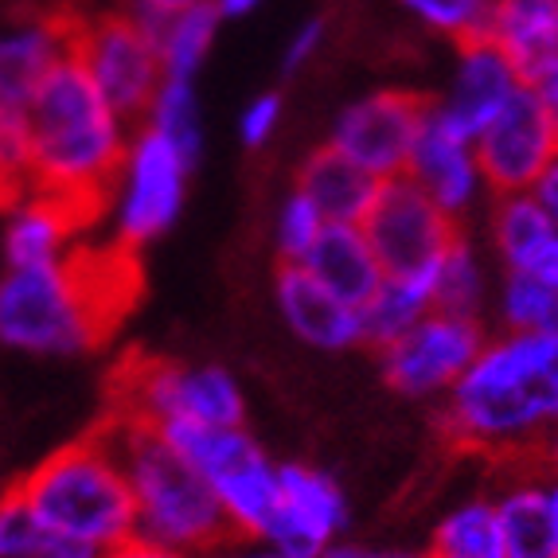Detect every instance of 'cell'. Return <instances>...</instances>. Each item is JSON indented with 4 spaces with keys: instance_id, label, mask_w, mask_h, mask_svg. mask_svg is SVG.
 I'll return each instance as SVG.
<instances>
[{
    "instance_id": "1",
    "label": "cell",
    "mask_w": 558,
    "mask_h": 558,
    "mask_svg": "<svg viewBox=\"0 0 558 558\" xmlns=\"http://www.w3.org/2000/svg\"><path fill=\"white\" fill-rule=\"evenodd\" d=\"M441 402L453 446L488 457L539 449L558 426V336L500 328Z\"/></svg>"
},
{
    "instance_id": "2",
    "label": "cell",
    "mask_w": 558,
    "mask_h": 558,
    "mask_svg": "<svg viewBox=\"0 0 558 558\" xmlns=\"http://www.w3.org/2000/svg\"><path fill=\"white\" fill-rule=\"evenodd\" d=\"M20 118L28 130L32 192L63 199L94 223L133 137V121L106 102L75 56L36 86Z\"/></svg>"
},
{
    "instance_id": "3",
    "label": "cell",
    "mask_w": 558,
    "mask_h": 558,
    "mask_svg": "<svg viewBox=\"0 0 558 558\" xmlns=\"http://www.w3.org/2000/svg\"><path fill=\"white\" fill-rule=\"evenodd\" d=\"M83 251L0 274V348L36 360H71L102 344L118 305Z\"/></svg>"
},
{
    "instance_id": "4",
    "label": "cell",
    "mask_w": 558,
    "mask_h": 558,
    "mask_svg": "<svg viewBox=\"0 0 558 558\" xmlns=\"http://www.w3.org/2000/svg\"><path fill=\"white\" fill-rule=\"evenodd\" d=\"M16 496L51 531L98 550V555L137 539L130 476L121 465L110 426L39 461L20 481Z\"/></svg>"
},
{
    "instance_id": "5",
    "label": "cell",
    "mask_w": 558,
    "mask_h": 558,
    "mask_svg": "<svg viewBox=\"0 0 558 558\" xmlns=\"http://www.w3.org/2000/svg\"><path fill=\"white\" fill-rule=\"evenodd\" d=\"M110 434L118 441L121 465L133 493V531L137 539L180 555L204 558L223 539H231V523L211 484L187 465L153 426L113 418Z\"/></svg>"
},
{
    "instance_id": "6",
    "label": "cell",
    "mask_w": 558,
    "mask_h": 558,
    "mask_svg": "<svg viewBox=\"0 0 558 558\" xmlns=\"http://www.w3.org/2000/svg\"><path fill=\"white\" fill-rule=\"evenodd\" d=\"M192 168L196 165L172 141L145 125H133L125 157H121L118 172L106 187L102 211H98L110 223L118 251L133 254L141 246H153L180 223Z\"/></svg>"
},
{
    "instance_id": "7",
    "label": "cell",
    "mask_w": 558,
    "mask_h": 558,
    "mask_svg": "<svg viewBox=\"0 0 558 558\" xmlns=\"http://www.w3.org/2000/svg\"><path fill=\"white\" fill-rule=\"evenodd\" d=\"M113 418L165 429L172 422L246 426V395L223 363L192 360H137L118 379Z\"/></svg>"
},
{
    "instance_id": "8",
    "label": "cell",
    "mask_w": 558,
    "mask_h": 558,
    "mask_svg": "<svg viewBox=\"0 0 558 558\" xmlns=\"http://www.w3.org/2000/svg\"><path fill=\"white\" fill-rule=\"evenodd\" d=\"M71 56L86 71V78L106 94V102L133 125L149 110L157 86L165 83L153 20L137 16L125 4L75 20Z\"/></svg>"
},
{
    "instance_id": "9",
    "label": "cell",
    "mask_w": 558,
    "mask_h": 558,
    "mask_svg": "<svg viewBox=\"0 0 558 558\" xmlns=\"http://www.w3.org/2000/svg\"><path fill=\"white\" fill-rule=\"evenodd\" d=\"M360 227L387 278H434L441 254L465 231L407 177L383 180Z\"/></svg>"
},
{
    "instance_id": "10",
    "label": "cell",
    "mask_w": 558,
    "mask_h": 558,
    "mask_svg": "<svg viewBox=\"0 0 558 558\" xmlns=\"http://www.w3.org/2000/svg\"><path fill=\"white\" fill-rule=\"evenodd\" d=\"M484 340H488V328H484L481 317L429 308L418 325L407 328L387 348H379L383 379L402 399H446L453 391V383L476 360Z\"/></svg>"
},
{
    "instance_id": "11",
    "label": "cell",
    "mask_w": 558,
    "mask_h": 558,
    "mask_svg": "<svg viewBox=\"0 0 558 558\" xmlns=\"http://www.w3.org/2000/svg\"><path fill=\"white\" fill-rule=\"evenodd\" d=\"M429 98L402 86L367 90L340 106L328 130V145L375 180H391L407 172V157L414 149V137L422 130Z\"/></svg>"
},
{
    "instance_id": "12",
    "label": "cell",
    "mask_w": 558,
    "mask_h": 558,
    "mask_svg": "<svg viewBox=\"0 0 558 558\" xmlns=\"http://www.w3.org/2000/svg\"><path fill=\"white\" fill-rule=\"evenodd\" d=\"M278 508L258 539L289 558H320L352 527V504L328 469L278 461Z\"/></svg>"
},
{
    "instance_id": "13",
    "label": "cell",
    "mask_w": 558,
    "mask_h": 558,
    "mask_svg": "<svg viewBox=\"0 0 558 558\" xmlns=\"http://www.w3.org/2000/svg\"><path fill=\"white\" fill-rule=\"evenodd\" d=\"M476 160H481L484 184L493 196H512L527 192L539 172L558 157V137L543 110L539 94L531 83L504 106L488 125L473 137Z\"/></svg>"
},
{
    "instance_id": "14",
    "label": "cell",
    "mask_w": 558,
    "mask_h": 558,
    "mask_svg": "<svg viewBox=\"0 0 558 558\" xmlns=\"http://www.w3.org/2000/svg\"><path fill=\"white\" fill-rule=\"evenodd\" d=\"M402 177L410 184H418L457 223H469L493 199V192L484 184L481 160H476L473 133L457 130L434 106H426V118H422V130L414 137Z\"/></svg>"
},
{
    "instance_id": "15",
    "label": "cell",
    "mask_w": 558,
    "mask_h": 558,
    "mask_svg": "<svg viewBox=\"0 0 558 558\" xmlns=\"http://www.w3.org/2000/svg\"><path fill=\"white\" fill-rule=\"evenodd\" d=\"M75 44V16L0 0V102L9 110H24L36 86L71 59Z\"/></svg>"
},
{
    "instance_id": "16",
    "label": "cell",
    "mask_w": 558,
    "mask_h": 558,
    "mask_svg": "<svg viewBox=\"0 0 558 558\" xmlns=\"http://www.w3.org/2000/svg\"><path fill=\"white\" fill-rule=\"evenodd\" d=\"M523 86L527 78L520 75V66L504 56L493 39L481 36L453 47V71H449L446 86L429 98V106L446 121H453L457 130L476 137Z\"/></svg>"
},
{
    "instance_id": "17",
    "label": "cell",
    "mask_w": 558,
    "mask_h": 558,
    "mask_svg": "<svg viewBox=\"0 0 558 558\" xmlns=\"http://www.w3.org/2000/svg\"><path fill=\"white\" fill-rule=\"evenodd\" d=\"M274 305L286 328L305 348L340 355L363 348V317L360 308L336 298L325 281H317L301 262L278 266L274 274Z\"/></svg>"
},
{
    "instance_id": "18",
    "label": "cell",
    "mask_w": 558,
    "mask_h": 558,
    "mask_svg": "<svg viewBox=\"0 0 558 558\" xmlns=\"http://www.w3.org/2000/svg\"><path fill=\"white\" fill-rule=\"evenodd\" d=\"M484 223H488V251L500 262V274H520L558 289V227L527 192L493 196L484 207Z\"/></svg>"
},
{
    "instance_id": "19",
    "label": "cell",
    "mask_w": 558,
    "mask_h": 558,
    "mask_svg": "<svg viewBox=\"0 0 558 558\" xmlns=\"http://www.w3.org/2000/svg\"><path fill=\"white\" fill-rule=\"evenodd\" d=\"M4 234H0V254L4 266H39V262H59L75 251V234L86 223L75 207L63 199L44 196V192H24L12 204H4Z\"/></svg>"
},
{
    "instance_id": "20",
    "label": "cell",
    "mask_w": 558,
    "mask_h": 558,
    "mask_svg": "<svg viewBox=\"0 0 558 558\" xmlns=\"http://www.w3.org/2000/svg\"><path fill=\"white\" fill-rule=\"evenodd\" d=\"M207 484H211V493L223 504L231 535L258 539L262 527L270 523L274 508H278V461L254 441L251 449H242L231 465L219 469Z\"/></svg>"
},
{
    "instance_id": "21",
    "label": "cell",
    "mask_w": 558,
    "mask_h": 558,
    "mask_svg": "<svg viewBox=\"0 0 558 558\" xmlns=\"http://www.w3.org/2000/svg\"><path fill=\"white\" fill-rule=\"evenodd\" d=\"M484 39H493L531 83L558 59V0H493Z\"/></svg>"
},
{
    "instance_id": "22",
    "label": "cell",
    "mask_w": 558,
    "mask_h": 558,
    "mask_svg": "<svg viewBox=\"0 0 558 558\" xmlns=\"http://www.w3.org/2000/svg\"><path fill=\"white\" fill-rule=\"evenodd\" d=\"M301 266L355 308H363V301L387 278L360 223H328Z\"/></svg>"
},
{
    "instance_id": "23",
    "label": "cell",
    "mask_w": 558,
    "mask_h": 558,
    "mask_svg": "<svg viewBox=\"0 0 558 558\" xmlns=\"http://www.w3.org/2000/svg\"><path fill=\"white\" fill-rule=\"evenodd\" d=\"M379 184L383 180H375L372 172H363L360 165L340 157L332 145H320L317 153L305 157L293 187L317 204L325 223H363L367 207L375 204Z\"/></svg>"
},
{
    "instance_id": "24",
    "label": "cell",
    "mask_w": 558,
    "mask_h": 558,
    "mask_svg": "<svg viewBox=\"0 0 558 558\" xmlns=\"http://www.w3.org/2000/svg\"><path fill=\"white\" fill-rule=\"evenodd\" d=\"M493 266L481 246L461 231L434 266V308L461 313V317H484V308L493 305Z\"/></svg>"
},
{
    "instance_id": "25",
    "label": "cell",
    "mask_w": 558,
    "mask_h": 558,
    "mask_svg": "<svg viewBox=\"0 0 558 558\" xmlns=\"http://www.w3.org/2000/svg\"><path fill=\"white\" fill-rule=\"evenodd\" d=\"M429 558H504V531L496 496H469L453 504L429 535Z\"/></svg>"
},
{
    "instance_id": "26",
    "label": "cell",
    "mask_w": 558,
    "mask_h": 558,
    "mask_svg": "<svg viewBox=\"0 0 558 558\" xmlns=\"http://www.w3.org/2000/svg\"><path fill=\"white\" fill-rule=\"evenodd\" d=\"M434 308V278H383L363 301V344L387 348Z\"/></svg>"
},
{
    "instance_id": "27",
    "label": "cell",
    "mask_w": 558,
    "mask_h": 558,
    "mask_svg": "<svg viewBox=\"0 0 558 558\" xmlns=\"http://www.w3.org/2000/svg\"><path fill=\"white\" fill-rule=\"evenodd\" d=\"M219 28H223V16H219L215 4H199V9L172 12V16L153 20L165 78H192V83H196L207 56H211Z\"/></svg>"
},
{
    "instance_id": "28",
    "label": "cell",
    "mask_w": 558,
    "mask_h": 558,
    "mask_svg": "<svg viewBox=\"0 0 558 558\" xmlns=\"http://www.w3.org/2000/svg\"><path fill=\"white\" fill-rule=\"evenodd\" d=\"M504 531V558H558L547 520V484L515 481L496 496Z\"/></svg>"
},
{
    "instance_id": "29",
    "label": "cell",
    "mask_w": 558,
    "mask_h": 558,
    "mask_svg": "<svg viewBox=\"0 0 558 558\" xmlns=\"http://www.w3.org/2000/svg\"><path fill=\"white\" fill-rule=\"evenodd\" d=\"M137 125L160 133L172 141L192 165L204 153V106H199V90L192 78H165L153 94L149 110L141 113Z\"/></svg>"
},
{
    "instance_id": "30",
    "label": "cell",
    "mask_w": 558,
    "mask_h": 558,
    "mask_svg": "<svg viewBox=\"0 0 558 558\" xmlns=\"http://www.w3.org/2000/svg\"><path fill=\"white\" fill-rule=\"evenodd\" d=\"M0 558H98V550L51 531L12 493L0 500Z\"/></svg>"
},
{
    "instance_id": "31",
    "label": "cell",
    "mask_w": 558,
    "mask_h": 558,
    "mask_svg": "<svg viewBox=\"0 0 558 558\" xmlns=\"http://www.w3.org/2000/svg\"><path fill=\"white\" fill-rule=\"evenodd\" d=\"M504 332L558 336V289L520 274H500L493 289V305Z\"/></svg>"
},
{
    "instance_id": "32",
    "label": "cell",
    "mask_w": 558,
    "mask_h": 558,
    "mask_svg": "<svg viewBox=\"0 0 558 558\" xmlns=\"http://www.w3.org/2000/svg\"><path fill=\"white\" fill-rule=\"evenodd\" d=\"M402 9L418 20L429 36L457 47L484 36L493 0H402Z\"/></svg>"
},
{
    "instance_id": "33",
    "label": "cell",
    "mask_w": 558,
    "mask_h": 558,
    "mask_svg": "<svg viewBox=\"0 0 558 558\" xmlns=\"http://www.w3.org/2000/svg\"><path fill=\"white\" fill-rule=\"evenodd\" d=\"M325 215L317 211V204L305 192H298V187L286 192V199L278 204V215H274V254H278V266L305 262L308 251L325 234Z\"/></svg>"
},
{
    "instance_id": "34",
    "label": "cell",
    "mask_w": 558,
    "mask_h": 558,
    "mask_svg": "<svg viewBox=\"0 0 558 558\" xmlns=\"http://www.w3.org/2000/svg\"><path fill=\"white\" fill-rule=\"evenodd\" d=\"M24 192H32L28 130H24L20 110H12L0 118V199L12 204Z\"/></svg>"
},
{
    "instance_id": "35",
    "label": "cell",
    "mask_w": 558,
    "mask_h": 558,
    "mask_svg": "<svg viewBox=\"0 0 558 558\" xmlns=\"http://www.w3.org/2000/svg\"><path fill=\"white\" fill-rule=\"evenodd\" d=\"M281 113H286V106H281V94H274V90L258 94V98H251V102L242 106V113H239L242 149H266V145L278 137Z\"/></svg>"
},
{
    "instance_id": "36",
    "label": "cell",
    "mask_w": 558,
    "mask_h": 558,
    "mask_svg": "<svg viewBox=\"0 0 558 558\" xmlns=\"http://www.w3.org/2000/svg\"><path fill=\"white\" fill-rule=\"evenodd\" d=\"M325 36H328V24L320 16L301 20L298 28H293V36L286 39V51H281V71H286V75H298V71H305V66L320 56Z\"/></svg>"
},
{
    "instance_id": "37",
    "label": "cell",
    "mask_w": 558,
    "mask_h": 558,
    "mask_svg": "<svg viewBox=\"0 0 558 558\" xmlns=\"http://www.w3.org/2000/svg\"><path fill=\"white\" fill-rule=\"evenodd\" d=\"M320 558H429L426 550L410 547H383V543H360V539H336Z\"/></svg>"
},
{
    "instance_id": "38",
    "label": "cell",
    "mask_w": 558,
    "mask_h": 558,
    "mask_svg": "<svg viewBox=\"0 0 558 558\" xmlns=\"http://www.w3.org/2000/svg\"><path fill=\"white\" fill-rule=\"evenodd\" d=\"M527 196L535 199V204H539V211L547 215L550 223L558 227V157L550 160L547 168H543L539 180H535V184L527 187Z\"/></svg>"
},
{
    "instance_id": "39",
    "label": "cell",
    "mask_w": 558,
    "mask_h": 558,
    "mask_svg": "<svg viewBox=\"0 0 558 558\" xmlns=\"http://www.w3.org/2000/svg\"><path fill=\"white\" fill-rule=\"evenodd\" d=\"M204 558H289V555H281V550H274L270 543H262V539L231 535V539H223L215 550H207Z\"/></svg>"
},
{
    "instance_id": "40",
    "label": "cell",
    "mask_w": 558,
    "mask_h": 558,
    "mask_svg": "<svg viewBox=\"0 0 558 558\" xmlns=\"http://www.w3.org/2000/svg\"><path fill=\"white\" fill-rule=\"evenodd\" d=\"M531 90L539 94V102H543V110H547L550 125H555V137H558V59L531 78Z\"/></svg>"
},
{
    "instance_id": "41",
    "label": "cell",
    "mask_w": 558,
    "mask_h": 558,
    "mask_svg": "<svg viewBox=\"0 0 558 558\" xmlns=\"http://www.w3.org/2000/svg\"><path fill=\"white\" fill-rule=\"evenodd\" d=\"M199 4H215V0H125V9H133L137 16H145V20L172 16V12L199 9Z\"/></svg>"
},
{
    "instance_id": "42",
    "label": "cell",
    "mask_w": 558,
    "mask_h": 558,
    "mask_svg": "<svg viewBox=\"0 0 558 558\" xmlns=\"http://www.w3.org/2000/svg\"><path fill=\"white\" fill-rule=\"evenodd\" d=\"M98 558H192V555H180V550H168V547H157V543H145V539H130L121 543V547L106 550Z\"/></svg>"
},
{
    "instance_id": "43",
    "label": "cell",
    "mask_w": 558,
    "mask_h": 558,
    "mask_svg": "<svg viewBox=\"0 0 558 558\" xmlns=\"http://www.w3.org/2000/svg\"><path fill=\"white\" fill-rule=\"evenodd\" d=\"M543 457H547V469H550V484L558 488V426L550 429V438L543 441Z\"/></svg>"
},
{
    "instance_id": "44",
    "label": "cell",
    "mask_w": 558,
    "mask_h": 558,
    "mask_svg": "<svg viewBox=\"0 0 558 558\" xmlns=\"http://www.w3.org/2000/svg\"><path fill=\"white\" fill-rule=\"evenodd\" d=\"M547 520H550V539H555V550H558V488L547 484Z\"/></svg>"
},
{
    "instance_id": "45",
    "label": "cell",
    "mask_w": 558,
    "mask_h": 558,
    "mask_svg": "<svg viewBox=\"0 0 558 558\" xmlns=\"http://www.w3.org/2000/svg\"><path fill=\"white\" fill-rule=\"evenodd\" d=\"M4 113H12V110H9V106H4V102H0V118H4Z\"/></svg>"
}]
</instances>
